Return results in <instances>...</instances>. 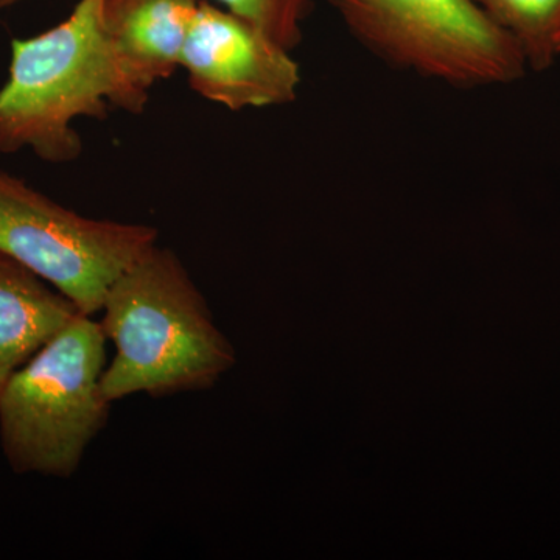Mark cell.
Listing matches in <instances>:
<instances>
[{
	"mask_svg": "<svg viewBox=\"0 0 560 560\" xmlns=\"http://www.w3.org/2000/svg\"><path fill=\"white\" fill-rule=\"evenodd\" d=\"M558 51H559V57H560V36H559V40H558Z\"/></svg>",
	"mask_w": 560,
	"mask_h": 560,
	"instance_id": "7c38bea8",
	"label": "cell"
},
{
	"mask_svg": "<svg viewBox=\"0 0 560 560\" xmlns=\"http://www.w3.org/2000/svg\"><path fill=\"white\" fill-rule=\"evenodd\" d=\"M21 2H24V0H0V10L10 9V7L18 5Z\"/></svg>",
	"mask_w": 560,
	"mask_h": 560,
	"instance_id": "8fae6325",
	"label": "cell"
},
{
	"mask_svg": "<svg viewBox=\"0 0 560 560\" xmlns=\"http://www.w3.org/2000/svg\"><path fill=\"white\" fill-rule=\"evenodd\" d=\"M521 47L529 70L550 69L559 58L560 0H471Z\"/></svg>",
	"mask_w": 560,
	"mask_h": 560,
	"instance_id": "9c48e42d",
	"label": "cell"
},
{
	"mask_svg": "<svg viewBox=\"0 0 560 560\" xmlns=\"http://www.w3.org/2000/svg\"><path fill=\"white\" fill-rule=\"evenodd\" d=\"M375 58L458 90L503 86L528 72L521 47L471 0H330Z\"/></svg>",
	"mask_w": 560,
	"mask_h": 560,
	"instance_id": "277c9868",
	"label": "cell"
},
{
	"mask_svg": "<svg viewBox=\"0 0 560 560\" xmlns=\"http://www.w3.org/2000/svg\"><path fill=\"white\" fill-rule=\"evenodd\" d=\"M201 0H125L108 18L125 75L140 94L180 68Z\"/></svg>",
	"mask_w": 560,
	"mask_h": 560,
	"instance_id": "52a82bcc",
	"label": "cell"
},
{
	"mask_svg": "<svg viewBox=\"0 0 560 560\" xmlns=\"http://www.w3.org/2000/svg\"><path fill=\"white\" fill-rule=\"evenodd\" d=\"M130 83L106 20L105 0H80L60 24L13 39L9 79L0 88V153L31 149L50 164L83 153L73 128L109 108L142 114L149 103Z\"/></svg>",
	"mask_w": 560,
	"mask_h": 560,
	"instance_id": "6da1fadb",
	"label": "cell"
},
{
	"mask_svg": "<svg viewBox=\"0 0 560 560\" xmlns=\"http://www.w3.org/2000/svg\"><path fill=\"white\" fill-rule=\"evenodd\" d=\"M101 313L116 346L102 378L110 404L210 389L234 366V348L172 249L153 246L121 272Z\"/></svg>",
	"mask_w": 560,
	"mask_h": 560,
	"instance_id": "7a4b0ae2",
	"label": "cell"
},
{
	"mask_svg": "<svg viewBox=\"0 0 560 560\" xmlns=\"http://www.w3.org/2000/svg\"><path fill=\"white\" fill-rule=\"evenodd\" d=\"M180 68L191 90L231 110L290 105L301 86V68L291 50L208 0L200 2Z\"/></svg>",
	"mask_w": 560,
	"mask_h": 560,
	"instance_id": "8992f818",
	"label": "cell"
},
{
	"mask_svg": "<svg viewBox=\"0 0 560 560\" xmlns=\"http://www.w3.org/2000/svg\"><path fill=\"white\" fill-rule=\"evenodd\" d=\"M158 237L147 224L80 215L0 172V253L61 291L83 315L102 312L114 280Z\"/></svg>",
	"mask_w": 560,
	"mask_h": 560,
	"instance_id": "5b68a950",
	"label": "cell"
},
{
	"mask_svg": "<svg viewBox=\"0 0 560 560\" xmlns=\"http://www.w3.org/2000/svg\"><path fill=\"white\" fill-rule=\"evenodd\" d=\"M125 0H105L106 20ZM224 9L256 25L272 40L293 51L302 40V27L312 0H217Z\"/></svg>",
	"mask_w": 560,
	"mask_h": 560,
	"instance_id": "30bf717a",
	"label": "cell"
},
{
	"mask_svg": "<svg viewBox=\"0 0 560 560\" xmlns=\"http://www.w3.org/2000/svg\"><path fill=\"white\" fill-rule=\"evenodd\" d=\"M79 315L66 294L0 253V388Z\"/></svg>",
	"mask_w": 560,
	"mask_h": 560,
	"instance_id": "ba28073f",
	"label": "cell"
},
{
	"mask_svg": "<svg viewBox=\"0 0 560 560\" xmlns=\"http://www.w3.org/2000/svg\"><path fill=\"white\" fill-rule=\"evenodd\" d=\"M106 338L81 315L55 335L0 388V442L16 474L72 477L113 404L102 389Z\"/></svg>",
	"mask_w": 560,
	"mask_h": 560,
	"instance_id": "3957f363",
	"label": "cell"
}]
</instances>
